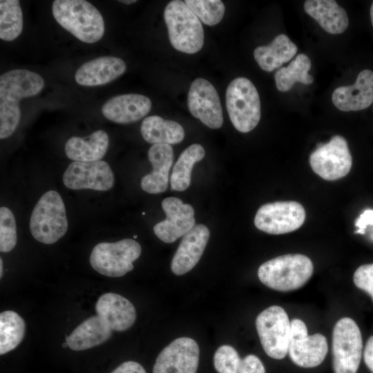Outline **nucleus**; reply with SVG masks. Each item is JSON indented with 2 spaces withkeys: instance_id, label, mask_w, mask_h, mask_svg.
<instances>
[{
  "instance_id": "9",
  "label": "nucleus",
  "mask_w": 373,
  "mask_h": 373,
  "mask_svg": "<svg viewBox=\"0 0 373 373\" xmlns=\"http://www.w3.org/2000/svg\"><path fill=\"white\" fill-rule=\"evenodd\" d=\"M363 354V339L356 323L344 317L334 325L332 333L334 373H356Z\"/></svg>"
},
{
  "instance_id": "17",
  "label": "nucleus",
  "mask_w": 373,
  "mask_h": 373,
  "mask_svg": "<svg viewBox=\"0 0 373 373\" xmlns=\"http://www.w3.org/2000/svg\"><path fill=\"white\" fill-rule=\"evenodd\" d=\"M162 207L166 217L153 227V231L164 242H173L195 226V211L189 204H184L178 198L169 197L163 200Z\"/></svg>"
},
{
  "instance_id": "37",
  "label": "nucleus",
  "mask_w": 373,
  "mask_h": 373,
  "mask_svg": "<svg viewBox=\"0 0 373 373\" xmlns=\"http://www.w3.org/2000/svg\"><path fill=\"white\" fill-rule=\"evenodd\" d=\"M111 373H146L144 368L138 363L128 361L122 363Z\"/></svg>"
},
{
  "instance_id": "11",
  "label": "nucleus",
  "mask_w": 373,
  "mask_h": 373,
  "mask_svg": "<svg viewBox=\"0 0 373 373\" xmlns=\"http://www.w3.org/2000/svg\"><path fill=\"white\" fill-rule=\"evenodd\" d=\"M314 173L325 180L333 181L347 175L352 166V157L346 140L336 135L321 144L309 156Z\"/></svg>"
},
{
  "instance_id": "12",
  "label": "nucleus",
  "mask_w": 373,
  "mask_h": 373,
  "mask_svg": "<svg viewBox=\"0 0 373 373\" xmlns=\"http://www.w3.org/2000/svg\"><path fill=\"white\" fill-rule=\"evenodd\" d=\"M303 206L296 201H280L261 206L254 218L257 229L274 235L284 234L299 229L305 220Z\"/></svg>"
},
{
  "instance_id": "26",
  "label": "nucleus",
  "mask_w": 373,
  "mask_h": 373,
  "mask_svg": "<svg viewBox=\"0 0 373 373\" xmlns=\"http://www.w3.org/2000/svg\"><path fill=\"white\" fill-rule=\"evenodd\" d=\"M140 131L149 143L175 144L184 137V130L179 123L165 119L158 115H151L143 119Z\"/></svg>"
},
{
  "instance_id": "42",
  "label": "nucleus",
  "mask_w": 373,
  "mask_h": 373,
  "mask_svg": "<svg viewBox=\"0 0 373 373\" xmlns=\"http://www.w3.org/2000/svg\"><path fill=\"white\" fill-rule=\"evenodd\" d=\"M62 346H63L64 347H68L66 342H65L64 343H63V344H62Z\"/></svg>"
},
{
  "instance_id": "1",
  "label": "nucleus",
  "mask_w": 373,
  "mask_h": 373,
  "mask_svg": "<svg viewBox=\"0 0 373 373\" xmlns=\"http://www.w3.org/2000/svg\"><path fill=\"white\" fill-rule=\"evenodd\" d=\"M96 315L79 324L66 337L70 349L82 351L108 341L113 332H124L136 320L133 305L124 296L113 292L102 294L95 304Z\"/></svg>"
},
{
  "instance_id": "36",
  "label": "nucleus",
  "mask_w": 373,
  "mask_h": 373,
  "mask_svg": "<svg viewBox=\"0 0 373 373\" xmlns=\"http://www.w3.org/2000/svg\"><path fill=\"white\" fill-rule=\"evenodd\" d=\"M355 227L357 229L355 233L365 234L368 227L373 228V209H365L356 220ZM373 239V233L372 234Z\"/></svg>"
},
{
  "instance_id": "14",
  "label": "nucleus",
  "mask_w": 373,
  "mask_h": 373,
  "mask_svg": "<svg viewBox=\"0 0 373 373\" xmlns=\"http://www.w3.org/2000/svg\"><path fill=\"white\" fill-rule=\"evenodd\" d=\"M199 356L200 348L195 340L178 338L158 354L153 373H196Z\"/></svg>"
},
{
  "instance_id": "8",
  "label": "nucleus",
  "mask_w": 373,
  "mask_h": 373,
  "mask_svg": "<svg viewBox=\"0 0 373 373\" xmlns=\"http://www.w3.org/2000/svg\"><path fill=\"white\" fill-rule=\"evenodd\" d=\"M141 252L140 245L133 239L100 242L91 251L90 264L102 275L121 277L133 269V262L139 258Z\"/></svg>"
},
{
  "instance_id": "5",
  "label": "nucleus",
  "mask_w": 373,
  "mask_h": 373,
  "mask_svg": "<svg viewBox=\"0 0 373 373\" xmlns=\"http://www.w3.org/2000/svg\"><path fill=\"white\" fill-rule=\"evenodd\" d=\"M164 18L170 42L175 49L188 54L201 50L204 44L202 23L184 1H170L165 7Z\"/></svg>"
},
{
  "instance_id": "23",
  "label": "nucleus",
  "mask_w": 373,
  "mask_h": 373,
  "mask_svg": "<svg viewBox=\"0 0 373 373\" xmlns=\"http://www.w3.org/2000/svg\"><path fill=\"white\" fill-rule=\"evenodd\" d=\"M303 8L305 12L329 34H341L348 27L345 10L334 0H307Z\"/></svg>"
},
{
  "instance_id": "25",
  "label": "nucleus",
  "mask_w": 373,
  "mask_h": 373,
  "mask_svg": "<svg viewBox=\"0 0 373 373\" xmlns=\"http://www.w3.org/2000/svg\"><path fill=\"white\" fill-rule=\"evenodd\" d=\"M297 51L296 45L286 35L280 34L269 45L256 48L254 57L263 70L271 72L290 61Z\"/></svg>"
},
{
  "instance_id": "39",
  "label": "nucleus",
  "mask_w": 373,
  "mask_h": 373,
  "mask_svg": "<svg viewBox=\"0 0 373 373\" xmlns=\"http://www.w3.org/2000/svg\"><path fill=\"white\" fill-rule=\"evenodd\" d=\"M119 1L125 4H131V3L137 2V1L135 0H121Z\"/></svg>"
},
{
  "instance_id": "24",
  "label": "nucleus",
  "mask_w": 373,
  "mask_h": 373,
  "mask_svg": "<svg viewBox=\"0 0 373 373\" xmlns=\"http://www.w3.org/2000/svg\"><path fill=\"white\" fill-rule=\"evenodd\" d=\"M109 144L108 134L97 130L87 137L73 136L69 138L64 151L74 162H92L100 160L106 154Z\"/></svg>"
},
{
  "instance_id": "30",
  "label": "nucleus",
  "mask_w": 373,
  "mask_h": 373,
  "mask_svg": "<svg viewBox=\"0 0 373 373\" xmlns=\"http://www.w3.org/2000/svg\"><path fill=\"white\" fill-rule=\"evenodd\" d=\"M23 13L18 0L0 1V38L10 41L21 33Z\"/></svg>"
},
{
  "instance_id": "2",
  "label": "nucleus",
  "mask_w": 373,
  "mask_h": 373,
  "mask_svg": "<svg viewBox=\"0 0 373 373\" xmlns=\"http://www.w3.org/2000/svg\"><path fill=\"white\" fill-rule=\"evenodd\" d=\"M44 86L43 78L26 69H14L0 76V138L10 136L21 117L19 100L37 95Z\"/></svg>"
},
{
  "instance_id": "22",
  "label": "nucleus",
  "mask_w": 373,
  "mask_h": 373,
  "mask_svg": "<svg viewBox=\"0 0 373 373\" xmlns=\"http://www.w3.org/2000/svg\"><path fill=\"white\" fill-rule=\"evenodd\" d=\"M152 171L142 177V190L156 194L164 192L169 185V173L173 160V150L170 144H153L148 151Z\"/></svg>"
},
{
  "instance_id": "35",
  "label": "nucleus",
  "mask_w": 373,
  "mask_h": 373,
  "mask_svg": "<svg viewBox=\"0 0 373 373\" xmlns=\"http://www.w3.org/2000/svg\"><path fill=\"white\" fill-rule=\"evenodd\" d=\"M238 373H265V368L258 356L249 354L241 360Z\"/></svg>"
},
{
  "instance_id": "33",
  "label": "nucleus",
  "mask_w": 373,
  "mask_h": 373,
  "mask_svg": "<svg viewBox=\"0 0 373 373\" xmlns=\"http://www.w3.org/2000/svg\"><path fill=\"white\" fill-rule=\"evenodd\" d=\"M240 363L238 353L231 345H221L213 356L214 367L218 373H238Z\"/></svg>"
},
{
  "instance_id": "10",
  "label": "nucleus",
  "mask_w": 373,
  "mask_h": 373,
  "mask_svg": "<svg viewBox=\"0 0 373 373\" xmlns=\"http://www.w3.org/2000/svg\"><path fill=\"white\" fill-rule=\"evenodd\" d=\"M256 327L265 353L274 359L284 358L291 336V321L285 309L278 305L267 307L258 315Z\"/></svg>"
},
{
  "instance_id": "3",
  "label": "nucleus",
  "mask_w": 373,
  "mask_h": 373,
  "mask_svg": "<svg viewBox=\"0 0 373 373\" xmlns=\"http://www.w3.org/2000/svg\"><path fill=\"white\" fill-rule=\"evenodd\" d=\"M52 12L59 25L82 42L95 43L104 34L102 14L87 1L55 0Z\"/></svg>"
},
{
  "instance_id": "34",
  "label": "nucleus",
  "mask_w": 373,
  "mask_h": 373,
  "mask_svg": "<svg viewBox=\"0 0 373 373\" xmlns=\"http://www.w3.org/2000/svg\"><path fill=\"white\" fill-rule=\"evenodd\" d=\"M353 281L358 289L371 296L373 302V263L358 267L354 273Z\"/></svg>"
},
{
  "instance_id": "29",
  "label": "nucleus",
  "mask_w": 373,
  "mask_h": 373,
  "mask_svg": "<svg viewBox=\"0 0 373 373\" xmlns=\"http://www.w3.org/2000/svg\"><path fill=\"white\" fill-rule=\"evenodd\" d=\"M26 331L24 320L15 312L0 314V354L15 349L23 340Z\"/></svg>"
},
{
  "instance_id": "32",
  "label": "nucleus",
  "mask_w": 373,
  "mask_h": 373,
  "mask_svg": "<svg viewBox=\"0 0 373 373\" xmlns=\"http://www.w3.org/2000/svg\"><path fill=\"white\" fill-rule=\"evenodd\" d=\"M17 241L16 222L12 212L7 207L0 208V251L9 252Z\"/></svg>"
},
{
  "instance_id": "28",
  "label": "nucleus",
  "mask_w": 373,
  "mask_h": 373,
  "mask_svg": "<svg viewBox=\"0 0 373 373\" xmlns=\"http://www.w3.org/2000/svg\"><path fill=\"white\" fill-rule=\"evenodd\" d=\"M312 66L309 58L305 54H298L287 67L278 69L274 79L277 89L281 92L289 90L298 82L302 84H311L314 78L308 72Z\"/></svg>"
},
{
  "instance_id": "16",
  "label": "nucleus",
  "mask_w": 373,
  "mask_h": 373,
  "mask_svg": "<svg viewBox=\"0 0 373 373\" xmlns=\"http://www.w3.org/2000/svg\"><path fill=\"white\" fill-rule=\"evenodd\" d=\"M114 174L103 160L92 162H73L63 175L64 185L70 189L107 191L114 184Z\"/></svg>"
},
{
  "instance_id": "40",
  "label": "nucleus",
  "mask_w": 373,
  "mask_h": 373,
  "mask_svg": "<svg viewBox=\"0 0 373 373\" xmlns=\"http://www.w3.org/2000/svg\"><path fill=\"white\" fill-rule=\"evenodd\" d=\"M370 19H371L372 25L373 26V2L370 8Z\"/></svg>"
},
{
  "instance_id": "38",
  "label": "nucleus",
  "mask_w": 373,
  "mask_h": 373,
  "mask_svg": "<svg viewBox=\"0 0 373 373\" xmlns=\"http://www.w3.org/2000/svg\"><path fill=\"white\" fill-rule=\"evenodd\" d=\"M363 358L366 366L373 373V335L370 336L366 342Z\"/></svg>"
},
{
  "instance_id": "19",
  "label": "nucleus",
  "mask_w": 373,
  "mask_h": 373,
  "mask_svg": "<svg viewBox=\"0 0 373 373\" xmlns=\"http://www.w3.org/2000/svg\"><path fill=\"white\" fill-rule=\"evenodd\" d=\"M332 101L338 110L358 111L370 106L373 102V72L363 70L354 84L336 88L332 95Z\"/></svg>"
},
{
  "instance_id": "13",
  "label": "nucleus",
  "mask_w": 373,
  "mask_h": 373,
  "mask_svg": "<svg viewBox=\"0 0 373 373\" xmlns=\"http://www.w3.org/2000/svg\"><path fill=\"white\" fill-rule=\"evenodd\" d=\"M327 352V341L324 335H308L303 321L294 318L291 321L288 354L294 364L304 368L316 367L324 361Z\"/></svg>"
},
{
  "instance_id": "6",
  "label": "nucleus",
  "mask_w": 373,
  "mask_h": 373,
  "mask_svg": "<svg viewBox=\"0 0 373 373\" xmlns=\"http://www.w3.org/2000/svg\"><path fill=\"white\" fill-rule=\"evenodd\" d=\"M30 230L35 240L47 245L56 242L66 234V209L57 191L50 190L39 198L30 216Z\"/></svg>"
},
{
  "instance_id": "27",
  "label": "nucleus",
  "mask_w": 373,
  "mask_h": 373,
  "mask_svg": "<svg viewBox=\"0 0 373 373\" xmlns=\"http://www.w3.org/2000/svg\"><path fill=\"white\" fill-rule=\"evenodd\" d=\"M204 155V149L199 144L190 145L181 153L171 175V190L183 191L190 186L193 166Z\"/></svg>"
},
{
  "instance_id": "7",
  "label": "nucleus",
  "mask_w": 373,
  "mask_h": 373,
  "mask_svg": "<svg viewBox=\"0 0 373 373\" xmlns=\"http://www.w3.org/2000/svg\"><path fill=\"white\" fill-rule=\"evenodd\" d=\"M226 106L230 120L240 132L248 133L260 119V102L258 90L247 78L232 80L226 90Z\"/></svg>"
},
{
  "instance_id": "4",
  "label": "nucleus",
  "mask_w": 373,
  "mask_h": 373,
  "mask_svg": "<svg viewBox=\"0 0 373 373\" xmlns=\"http://www.w3.org/2000/svg\"><path fill=\"white\" fill-rule=\"evenodd\" d=\"M314 265L309 258L300 254L276 257L262 263L258 276L270 289L289 291L303 287L312 277Z\"/></svg>"
},
{
  "instance_id": "21",
  "label": "nucleus",
  "mask_w": 373,
  "mask_h": 373,
  "mask_svg": "<svg viewBox=\"0 0 373 373\" xmlns=\"http://www.w3.org/2000/svg\"><path fill=\"white\" fill-rule=\"evenodd\" d=\"M126 69V63L119 57H100L82 64L76 71L75 79L82 86H100L115 80Z\"/></svg>"
},
{
  "instance_id": "20",
  "label": "nucleus",
  "mask_w": 373,
  "mask_h": 373,
  "mask_svg": "<svg viewBox=\"0 0 373 373\" xmlns=\"http://www.w3.org/2000/svg\"><path fill=\"white\" fill-rule=\"evenodd\" d=\"M151 99L144 95L129 93L113 97L102 107V115L118 124H129L140 120L151 108Z\"/></svg>"
},
{
  "instance_id": "15",
  "label": "nucleus",
  "mask_w": 373,
  "mask_h": 373,
  "mask_svg": "<svg viewBox=\"0 0 373 373\" xmlns=\"http://www.w3.org/2000/svg\"><path fill=\"white\" fill-rule=\"evenodd\" d=\"M187 104L191 115L207 126L216 129L223 124L220 98L215 87L203 78L195 79L191 84Z\"/></svg>"
},
{
  "instance_id": "31",
  "label": "nucleus",
  "mask_w": 373,
  "mask_h": 373,
  "mask_svg": "<svg viewBox=\"0 0 373 373\" xmlns=\"http://www.w3.org/2000/svg\"><path fill=\"white\" fill-rule=\"evenodd\" d=\"M184 2L206 25L215 26L223 18L225 8L220 0H186Z\"/></svg>"
},
{
  "instance_id": "18",
  "label": "nucleus",
  "mask_w": 373,
  "mask_h": 373,
  "mask_svg": "<svg viewBox=\"0 0 373 373\" xmlns=\"http://www.w3.org/2000/svg\"><path fill=\"white\" fill-rule=\"evenodd\" d=\"M209 230L202 224H195L182 238L171 263L178 276L191 271L198 262L209 239Z\"/></svg>"
},
{
  "instance_id": "41",
  "label": "nucleus",
  "mask_w": 373,
  "mask_h": 373,
  "mask_svg": "<svg viewBox=\"0 0 373 373\" xmlns=\"http://www.w3.org/2000/svg\"><path fill=\"white\" fill-rule=\"evenodd\" d=\"M3 274V261L2 259H0V277H2Z\"/></svg>"
}]
</instances>
